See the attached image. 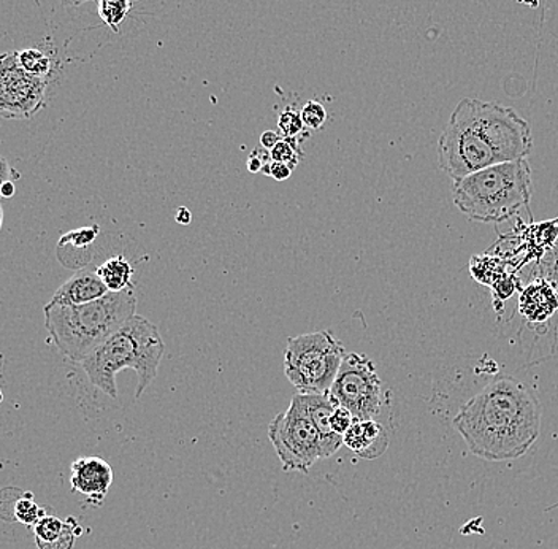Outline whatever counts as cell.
Instances as JSON below:
<instances>
[{
	"mask_svg": "<svg viewBox=\"0 0 558 549\" xmlns=\"http://www.w3.org/2000/svg\"><path fill=\"white\" fill-rule=\"evenodd\" d=\"M270 157L271 160L288 164V166L294 170L296 164H299L300 159L303 157L302 150H300V140L282 138L277 145L270 150Z\"/></svg>",
	"mask_w": 558,
	"mask_h": 549,
	"instance_id": "d6986e66",
	"label": "cell"
},
{
	"mask_svg": "<svg viewBox=\"0 0 558 549\" xmlns=\"http://www.w3.org/2000/svg\"><path fill=\"white\" fill-rule=\"evenodd\" d=\"M16 52L20 64L23 65L26 72L48 79V75L51 73L52 62L44 51L37 50V48H26V50Z\"/></svg>",
	"mask_w": 558,
	"mask_h": 549,
	"instance_id": "ac0fdd59",
	"label": "cell"
},
{
	"mask_svg": "<svg viewBox=\"0 0 558 549\" xmlns=\"http://www.w3.org/2000/svg\"><path fill=\"white\" fill-rule=\"evenodd\" d=\"M532 150V129L514 108L465 97L439 138L438 160L442 172L456 181L497 164L526 159Z\"/></svg>",
	"mask_w": 558,
	"mask_h": 549,
	"instance_id": "7a4b0ae2",
	"label": "cell"
},
{
	"mask_svg": "<svg viewBox=\"0 0 558 549\" xmlns=\"http://www.w3.org/2000/svg\"><path fill=\"white\" fill-rule=\"evenodd\" d=\"M300 117H302L306 131H319L326 124L327 111L323 104L310 100V103L303 105Z\"/></svg>",
	"mask_w": 558,
	"mask_h": 549,
	"instance_id": "7402d4cb",
	"label": "cell"
},
{
	"mask_svg": "<svg viewBox=\"0 0 558 549\" xmlns=\"http://www.w3.org/2000/svg\"><path fill=\"white\" fill-rule=\"evenodd\" d=\"M82 527L73 517L61 520L45 515L34 526L35 545L38 549H72Z\"/></svg>",
	"mask_w": 558,
	"mask_h": 549,
	"instance_id": "9a60e30c",
	"label": "cell"
},
{
	"mask_svg": "<svg viewBox=\"0 0 558 549\" xmlns=\"http://www.w3.org/2000/svg\"><path fill=\"white\" fill-rule=\"evenodd\" d=\"M131 10L132 0H97V12H99L100 20L113 33H120V26L124 23Z\"/></svg>",
	"mask_w": 558,
	"mask_h": 549,
	"instance_id": "e0dca14e",
	"label": "cell"
},
{
	"mask_svg": "<svg viewBox=\"0 0 558 549\" xmlns=\"http://www.w3.org/2000/svg\"><path fill=\"white\" fill-rule=\"evenodd\" d=\"M16 188L15 184H13L12 180L5 181V183L2 184V188H0V198L10 199L15 195Z\"/></svg>",
	"mask_w": 558,
	"mask_h": 549,
	"instance_id": "f546056e",
	"label": "cell"
},
{
	"mask_svg": "<svg viewBox=\"0 0 558 549\" xmlns=\"http://www.w3.org/2000/svg\"><path fill=\"white\" fill-rule=\"evenodd\" d=\"M262 174L267 175V177L274 178L277 181L289 180L292 175L291 167L284 163H278V160H268L264 167H262Z\"/></svg>",
	"mask_w": 558,
	"mask_h": 549,
	"instance_id": "d4e9b609",
	"label": "cell"
},
{
	"mask_svg": "<svg viewBox=\"0 0 558 549\" xmlns=\"http://www.w3.org/2000/svg\"><path fill=\"white\" fill-rule=\"evenodd\" d=\"M86 2H89V0H61L62 7H65V9H73V7H80Z\"/></svg>",
	"mask_w": 558,
	"mask_h": 549,
	"instance_id": "4dcf8cb0",
	"label": "cell"
},
{
	"mask_svg": "<svg viewBox=\"0 0 558 549\" xmlns=\"http://www.w3.org/2000/svg\"><path fill=\"white\" fill-rule=\"evenodd\" d=\"M48 79L26 72L17 52L0 55V118L31 120L41 110Z\"/></svg>",
	"mask_w": 558,
	"mask_h": 549,
	"instance_id": "9c48e42d",
	"label": "cell"
},
{
	"mask_svg": "<svg viewBox=\"0 0 558 549\" xmlns=\"http://www.w3.org/2000/svg\"><path fill=\"white\" fill-rule=\"evenodd\" d=\"M163 355L166 344L159 329L146 318L134 314L97 346L82 367L90 384L113 398H118V373L125 369L135 370L138 377L135 398H138L155 381Z\"/></svg>",
	"mask_w": 558,
	"mask_h": 549,
	"instance_id": "3957f363",
	"label": "cell"
},
{
	"mask_svg": "<svg viewBox=\"0 0 558 549\" xmlns=\"http://www.w3.org/2000/svg\"><path fill=\"white\" fill-rule=\"evenodd\" d=\"M3 402V393H2V390H0V404H2Z\"/></svg>",
	"mask_w": 558,
	"mask_h": 549,
	"instance_id": "d6a6232c",
	"label": "cell"
},
{
	"mask_svg": "<svg viewBox=\"0 0 558 549\" xmlns=\"http://www.w3.org/2000/svg\"><path fill=\"white\" fill-rule=\"evenodd\" d=\"M278 129L281 132V138L284 139H299L303 132H306L305 124H303L300 110L294 107H288L282 110L278 118Z\"/></svg>",
	"mask_w": 558,
	"mask_h": 549,
	"instance_id": "ffe728a7",
	"label": "cell"
},
{
	"mask_svg": "<svg viewBox=\"0 0 558 549\" xmlns=\"http://www.w3.org/2000/svg\"><path fill=\"white\" fill-rule=\"evenodd\" d=\"M2 224H3V210H2V205H0V229H2Z\"/></svg>",
	"mask_w": 558,
	"mask_h": 549,
	"instance_id": "1f68e13d",
	"label": "cell"
},
{
	"mask_svg": "<svg viewBox=\"0 0 558 549\" xmlns=\"http://www.w3.org/2000/svg\"><path fill=\"white\" fill-rule=\"evenodd\" d=\"M137 311V294L134 288L121 293H108L102 299L85 306L44 307L45 327L52 344L70 361L82 363L87 356L104 344L131 320Z\"/></svg>",
	"mask_w": 558,
	"mask_h": 549,
	"instance_id": "277c9868",
	"label": "cell"
},
{
	"mask_svg": "<svg viewBox=\"0 0 558 549\" xmlns=\"http://www.w3.org/2000/svg\"><path fill=\"white\" fill-rule=\"evenodd\" d=\"M174 219H177V223L183 224V226H187L192 219L190 210H187L186 206H181V208H178Z\"/></svg>",
	"mask_w": 558,
	"mask_h": 549,
	"instance_id": "f1b7e54d",
	"label": "cell"
},
{
	"mask_svg": "<svg viewBox=\"0 0 558 549\" xmlns=\"http://www.w3.org/2000/svg\"><path fill=\"white\" fill-rule=\"evenodd\" d=\"M270 159V152L262 148L260 146V148L254 150V152L251 153V156L247 157V170H250L251 174L262 172V167H264Z\"/></svg>",
	"mask_w": 558,
	"mask_h": 549,
	"instance_id": "484cf974",
	"label": "cell"
},
{
	"mask_svg": "<svg viewBox=\"0 0 558 549\" xmlns=\"http://www.w3.org/2000/svg\"><path fill=\"white\" fill-rule=\"evenodd\" d=\"M12 177V167H10L9 160L5 157H0V188L5 181Z\"/></svg>",
	"mask_w": 558,
	"mask_h": 549,
	"instance_id": "83f0119b",
	"label": "cell"
},
{
	"mask_svg": "<svg viewBox=\"0 0 558 549\" xmlns=\"http://www.w3.org/2000/svg\"><path fill=\"white\" fill-rule=\"evenodd\" d=\"M268 439L286 472L306 474L323 460L320 437L306 407L305 394L294 395L288 410L270 422Z\"/></svg>",
	"mask_w": 558,
	"mask_h": 549,
	"instance_id": "52a82bcc",
	"label": "cell"
},
{
	"mask_svg": "<svg viewBox=\"0 0 558 549\" xmlns=\"http://www.w3.org/2000/svg\"><path fill=\"white\" fill-rule=\"evenodd\" d=\"M306 407L312 416L313 425L316 426L320 437V451L323 460L333 456L344 445L343 437L338 435L330 426V416L333 413L335 404L329 394H305Z\"/></svg>",
	"mask_w": 558,
	"mask_h": 549,
	"instance_id": "5bb4252c",
	"label": "cell"
},
{
	"mask_svg": "<svg viewBox=\"0 0 558 549\" xmlns=\"http://www.w3.org/2000/svg\"><path fill=\"white\" fill-rule=\"evenodd\" d=\"M347 356L343 344L330 331L289 338L284 373L299 394H329Z\"/></svg>",
	"mask_w": 558,
	"mask_h": 549,
	"instance_id": "8992f818",
	"label": "cell"
},
{
	"mask_svg": "<svg viewBox=\"0 0 558 549\" xmlns=\"http://www.w3.org/2000/svg\"><path fill=\"white\" fill-rule=\"evenodd\" d=\"M97 234H99V227H85V229L73 230V232L64 236V239L61 241H70L76 248H86L87 244L96 240Z\"/></svg>",
	"mask_w": 558,
	"mask_h": 549,
	"instance_id": "cb8c5ba5",
	"label": "cell"
},
{
	"mask_svg": "<svg viewBox=\"0 0 558 549\" xmlns=\"http://www.w3.org/2000/svg\"><path fill=\"white\" fill-rule=\"evenodd\" d=\"M44 516L45 510L34 502L33 494H26L23 499L16 500L15 517L20 523L34 527Z\"/></svg>",
	"mask_w": 558,
	"mask_h": 549,
	"instance_id": "44dd1931",
	"label": "cell"
},
{
	"mask_svg": "<svg viewBox=\"0 0 558 549\" xmlns=\"http://www.w3.org/2000/svg\"><path fill=\"white\" fill-rule=\"evenodd\" d=\"M558 310V291L556 285L547 279L530 283L521 294L519 313L530 323H544Z\"/></svg>",
	"mask_w": 558,
	"mask_h": 549,
	"instance_id": "4fadbf2b",
	"label": "cell"
},
{
	"mask_svg": "<svg viewBox=\"0 0 558 549\" xmlns=\"http://www.w3.org/2000/svg\"><path fill=\"white\" fill-rule=\"evenodd\" d=\"M329 395L359 421L378 418L384 404L383 381L372 359L361 353H347Z\"/></svg>",
	"mask_w": 558,
	"mask_h": 549,
	"instance_id": "ba28073f",
	"label": "cell"
},
{
	"mask_svg": "<svg viewBox=\"0 0 558 549\" xmlns=\"http://www.w3.org/2000/svg\"><path fill=\"white\" fill-rule=\"evenodd\" d=\"M453 204L471 222L504 223L529 208L532 170L526 159L497 164L453 181Z\"/></svg>",
	"mask_w": 558,
	"mask_h": 549,
	"instance_id": "5b68a950",
	"label": "cell"
},
{
	"mask_svg": "<svg viewBox=\"0 0 558 549\" xmlns=\"http://www.w3.org/2000/svg\"><path fill=\"white\" fill-rule=\"evenodd\" d=\"M281 135L275 131H265L264 134L260 135V146L262 148L268 150L270 152L275 145L281 140Z\"/></svg>",
	"mask_w": 558,
	"mask_h": 549,
	"instance_id": "4316f807",
	"label": "cell"
},
{
	"mask_svg": "<svg viewBox=\"0 0 558 549\" xmlns=\"http://www.w3.org/2000/svg\"><path fill=\"white\" fill-rule=\"evenodd\" d=\"M107 286L104 285L97 268H82L54 293L50 300L51 306H85L94 300L107 296Z\"/></svg>",
	"mask_w": 558,
	"mask_h": 549,
	"instance_id": "8fae6325",
	"label": "cell"
},
{
	"mask_svg": "<svg viewBox=\"0 0 558 549\" xmlns=\"http://www.w3.org/2000/svg\"><path fill=\"white\" fill-rule=\"evenodd\" d=\"M343 443L357 456L376 460L389 447V432L376 419H355L354 425L344 433Z\"/></svg>",
	"mask_w": 558,
	"mask_h": 549,
	"instance_id": "7c38bea8",
	"label": "cell"
},
{
	"mask_svg": "<svg viewBox=\"0 0 558 549\" xmlns=\"http://www.w3.org/2000/svg\"><path fill=\"white\" fill-rule=\"evenodd\" d=\"M355 418L351 411L348 410L347 407H341V405H337L335 407L333 413L330 416V426L338 435L343 437L344 433L348 432L349 428L354 425Z\"/></svg>",
	"mask_w": 558,
	"mask_h": 549,
	"instance_id": "603a6c76",
	"label": "cell"
},
{
	"mask_svg": "<svg viewBox=\"0 0 558 549\" xmlns=\"http://www.w3.org/2000/svg\"><path fill=\"white\" fill-rule=\"evenodd\" d=\"M113 482V468L102 457L87 456L70 465V486L85 496L87 502L100 505Z\"/></svg>",
	"mask_w": 558,
	"mask_h": 549,
	"instance_id": "30bf717a",
	"label": "cell"
},
{
	"mask_svg": "<svg viewBox=\"0 0 558 549\" xmlns=\"http://www.w3.org/2000/svg\"><path fill=\"white\" fill-rule=\"evenodd\" d=\"M97 275L100 276L110 293H121L134 288L132 285L134 267L124 256L107 259L102 265L97 267Z\"/></svg>",
	"mask_w": 558,
	"mask_h": 549,
	"instance_id": "2e32d148",
	"label": "cell"
},
{
	"mask_svg": "<svg viewBox=\"0 0 558 549\" xmlns=\"http://www.w3.org/2000/svg\"><path fill=\"white\" fill-rule=\"evenodd\" d=\"M470 453L488 463L525 456L541 432L538 395L514 377L490 381L452 421Z\"/></svg>",
	"mask_w": 558,
	"mask_h": 549,
	"instance_id": "6da1fadb",
	"label": "cell"
}]
</instances>
